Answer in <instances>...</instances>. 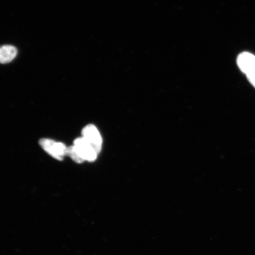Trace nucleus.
Listing matches in <instances>:
<instances>
[{
  "mask_svg": "<svg viewBox=\"0 0 255 255\" xmlns=\"http://www.w3.org/2000/svg\"><path fill=\"white\" fill-rule=\"evenodd\" d=\"M39 144L48 154L57 160L62 161L67 155L68 148L62 142H56L53 139L43 138L39 141Z\"/></svg>",
  "mask_w": 255,
  "mask_h": 255,
  "instance_id": "nucleus-1",
  "label": "nucleus"
},
{
  "mask_svg": "<svg viewBox=\"0 0 255 255\" xmlns=\"http://www.w3.org/2000/svg\"><path fill=\"white\" fill-rule=\"evenodd\" d=\"M73 145L85 161H94L97 159L98 153L84 137L76 138L73 142Z\"/></svg>",
  "mask_w": 255,
  "mask_h": 255,
  "instance_id": "nucleus-2",
  "label": "nucleus"
},
{
  "mask_svg": "<svg viewBox=\"0 0 255 255\" xmlns=\"http://www.w3.org/2000/svg\"><path fill=\"white\" fill-rule=\"evenodd\" d=\"M82 135L93 146L98 153H100L103 145V138L97 127L92 124H89L83 129Z\"/></svg>",
  "mask_w": 255,
  "mask_h": 255,
  "instance_id": "nucleus-3",
  "label": "nucleus"
},
{
  "mask_svg": "<svg viewBox=\"0 0 255 255\" xmlns=\"http://www.w3.org/2000/svg\"><path fill=\"white\" fill-rule=\"evenodd\" d=\"M238 64L241 71L247 75L255 72V56L250 53H242L238 57Z\"/></svg>",
  "mask_w": 255,
  "mask_h": 255,
  "instance_id": "nucleus-4",
  "label": "nucleus"
},
{
  "mask_svg": "<svg viewBox=\"0 0 255 255\" xmlns=\"http://www.w3.org/2000/svg\"><path fill=\"white\" fill-rule=\"evenodd\" d=\"M17 55V50L14 46L5 45L0 47V63L6 64L14 60Z\"/></svg>",
  "mask_w": 255,
  "mask_h": 255,
  "instance_id": "nucleus-5",
  "label": "nucleus"
},
{
  "mask_svg": "<svg viewBox=\"0 0 255 255\" xmlns=\"http://www.w3.org/2000/svg\"><path fill=\"white\" fill-rule=\"evenodd\" d=\"M67 155H69L72 160L76 163L81 164L85 161L84 159L80 156L79 153L76 151L75 146L73 145L68 147Z\"/></svg>",
  "mask_w": 255,
  "mask_h": 255,
  "instance_id": "nucleus-6",
  "label": "nucleus"
},
{
  "mask_svg": "<svg viewBox=\"0 0 255 255\" xmlns=\"http://www.w3.org/2000/svg\"><path fill=\"white\" fill-rule=\"evenodd\" d=\"M249 81H250L252 84L254 86L255 88V72L251 73V74L247 75Z\"/></svg>",
  "mask_w": 255,
  "mask_h": 255,
  "instance_id": "nucleus-7",
  "label": "nucleus"
}]
</instances>
